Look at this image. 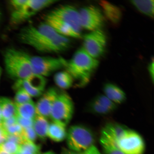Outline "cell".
Instances as JSON below:
<instances>
[{
	"mask_svg": "<svg viewBox=\"0 0 154 154\" xmlns=\"http://www.w3.org/2000/svg\"><path fill=\"white\" fill-rule=\"evenodd\" d=\"M21 43L42 53H59L70 47V38L58 33L45 22L29 24L21 29L18 34Z\"/></svg>",
	"mask_w": 154,
	"mask_h": 154,
	"instance_id": "obj_1",
	"label": "cell"
},
{
	"mask_svg": "<svg viewBox=\"0 0 154 154\" xmlns=\"http://www.w3.org/2000/svg\"><path fill=\"white\" fill-rule=\"evenodd\" d=\"M44 22L61 35L69 38L82 37L79 13L72 6L63 5L53 10L44 17Z\"/></svg>",
	"mask_w": 154,
	"mask_h": 154,
	"instance_id": "obj_2",
	"label": "cell"
},
{
	"mask_svg": "<svg viewBox=\"0 0 154 154\" xmlns=\"http://www.w3.org/2000/svg\"><path fill=\"white\" fill-rule=\"evenodd\" d=\"M99 65V61L90 56L82 47L70 59L67 60L64 70L70 75L77 85L83 86L89 82Z\"/></svg>",
	"mask_w": 154,
	"mask_h": 154,
	"instance_id": "obj_3",
	"label": "cell"
},
{
	"mask_svg": "<svg viewBox=\"0 0 154 154\" xmlns=\"http://www.w3.org/2000/svg\"><path fill=\"white\" fill-rule=\"evenodd\" d=\"M31 57L22 50L13 48L6 50L4 60L7 74L15 81L25 79L32 75Z\"/></svg>",
	"mask_w": 154,
	"mask_h": 154,
	"instance_id": "obj_4",
	"label": "cell"
},
{
	"mask_svg": "<svg viewBox=\"0 0 154 154\" xmlns=\"http://www.w3.org/2000/svg\"><path fill=\"white\" fill-rule=\"evenodd\" d=\"M66 143L69 149L84 152L94 145L95 137L91 129L82 125H75L67 131Z\"/></svg>",
	"mask_w": 154,
	"mask_h": 154,
	"instance_id": "obj_5",
	"label": "cell"
},
{
	"mask_svg": "<svg viewBox=\"0 0 154 154\" xmlns=\"http://www.w3.org/2000/svg\"><path fill=\"white\" fill-rule=\"evenodd\" d=\"M74 106L72 98L65 92H59L54 102L50 118L66 127L73 117Z\"/></svg>",
	"mask_w": 154,
	"mask_h": 154,
	"instance_id": "obj_6",
	"label": "cell"
},
{
	"mask_svg": "<svg viewBox=\"0 0 154 154\" xmlns=\"http://www.w3.org/2000/svg\"><path fill=\"white\" fill-rule=\"evenodd\" d=\"M57 2V0H26L22 6L13 10L11 17V24L15 26L22 24Z\"/></svg>",
	"mask_w": 154,
	"mask_h": 154,
	"instance_id": "obj_7",
	"label": "cell"
},
{
	"mask_svg": "<svg viewBox=\"0 0 154 154\" xmlns=\"http://www.w3.org/2000/svg\"><path fill=\"white\" fill-rule=\"evenodd\" d=\"M67 60L61 57L31 56L32 73L46 78L53 73L64 69Z\"/></svg>",
	"mask_w": 154,
	"mask_h": 154,
	"instance_id": "obj_8",
	"label": "cell"
},
{
	"mask_svg": "<svg viewBox=\"0 0 154 154\" xmlns=\"http://www.w3.org/2000/svg\"><path fill=\"white\" fill-rule=\"evenodd\" d=\"M116 144L125 154H144L145 151V143L142 136L128 128L117 140Z\"/></svg>",
	"mask_w": 154,
	"mask_h": 154,
	"instance_id": "obj_9",
	"label": "cell"
},
{
	"mask_svg": "<svg viewBox=\"0 0 154 154\" xmlns=\"http://www.w3.org/2000/svg\"><path fill=\"white\" fill-rule=\"evenodd\" d=\"M106 43L104 32L99 29L85 35L82 48L90 56L97 59L105 53Z\"/></svg>",
	"mask_w": 154,
	"mask_h": 154,
	"instance_id": "obj_10",
	"label": "cell"
},
{
	"mask_svg": "<svg viewBox=\"0 0 154 154\" xmlns=\"http://www.w3.org/2000/svg\"><path fill=\"white\" fill-rule=\"evenodd\" d=\"M79 13L82 29L92 31L101 29L104 24L105 17L103 13L95 6L83 7Z\"/></svg>",
	"mask_w": 154,
	"mask_h": 154,
	"instance_id": "obj_11",
	"label": "cell"
},
{
	"mask_svg": "<svg viewBox=\"0 0 154 154\" xmlns=\"http://www.w3.org/2000/svg\"><path fill=\"white\" fill-rule=\"evenodd\" d=\"M59 92L51 88L44 92L35 104L37 115L48 119L50 118L52 107Z\"/></svg>",
	"mask_w": 154,
	"mask_h": 154,
	"instance_id": "obj_12",
	"label": "cell"
},
{
	"mask_svg": "<svg viewBox=\"0 0 154 154\" xmlns=\"http://www.w3.org/2000/svg\"><path fill=\"white\" fill-rule=\"evenodd\" d=\"M103 94L116 104H120L124 103L126 99L125 92L119 86L108 83L104 85Z\"/></svg>",
	"mask_w": 154,
	"mask_h": 154,
	"instance_id": "obj_13",
	"label": "cell"
},
{
	"mask_svg": "<svg viewBox=\"0 0 154 154\" xmlns=\"http://www.w3.org/2000/svg\"><path fill=\"white\" fill-rule=\"evenodd\" d=\"M127 128L126 127L117 123H108L102 129L101 135L105 137L116 143L117 140Z\"/></svg>",
	"mask_w": 154,
	"mask_h": 154,
	"instance_id": "obj_14",
	"label": "cell"
},
{
	"mask_svg": "<svg viewBox=\"0 0 154 154\" xmlns=\"http://www.w3.org/2000/svg\"><path fill=\"white\" fill-rule=\"evenodd\" d=\"M67 131L66 127L52 121L49 123L47 137L55 142H62L66 140Z\"/></svg>",
	"mask_w": 154,
	"mask_h": 154,
	"instance_id": "obj_15",
	"label": "cell"
},
{
	"mask_svg": "<svg viewBox=\"0 0 154 154\" xmlns=\"http://www.w3.org/2000/svg\"><path fill=\"white\" fill-rule=\"evenodd\" d=\"M100 4L106 18L111 22L116 24L120 22L121 17L120 9L107 1H100Z\"/></svg>",
	"mask_w": 154,
	"mask_h": 154,
	"instance_id": "obj_16",
	"label": "cell"
},
{
	"mask_svg": "<svg viewBox=\"0 0 154 154\" xmlns=\"http://www.w3.org/2000/svg\"><path fill=\"white\" fill-rule=\"evenodd\" d=\"M16 116L33 120L37 116L35 104L31 101L21 104H16Z\"/></svg>",
	"mask_w": 154,
	"mask_h": 154,
	"instance_id": "obj_17",
	"label": "cell"
},
{
	"mask_svg": "<svg viewBox=\"0 0 154 154\" xmlns=\"http://www.w3.org/2000/svg\"><path fill=\"white\" fill-rule=\"evenodd\" d=\"M0 107L2 120L16 116L15 104L10 99L6 97H0Z\"/></svg>",
	"mask_w": 154,
	"mask_h": 154,
	"instance_id": "obj_18",
	"label": "cell"
},
{
	"mask_svg": "<svg viewBox=\"0 0 154 154\" xmlns=\"http://www.w3.org/2000/svg\"><path fill=\"white\" fill-rule=\"evenodd\" d=\"M48 119L44 117L36 116L33 120L32 128L35 131L38 138L44 140L47 137V132L49 123Z\"/></svg>",
	"mask_w": 154,
	"mask_h": 154,
	"instance_id": "obj_19",
	"label": "cell"
},
{
	"mask_svg": "<svg viewBox=\"0 0 154 154\" xmlns=\"http://www.w3.org/2000/svg\"><path fill=\"white\" fill-rule=\"evenodd\" d=\"M54 79L56 85L63 90L70 88L74 84L72 77L65 70L59 71L56 73Z\"/></svg>",
	"mask_w": 154,
	"mask_h": 154,
	"instance_id": "obj_20",
	"label": "cell"
},
{
	"mask_svg": "<svg viewBox=\"0 0 154 154\" xmlns=\"http://www.w3.org/2000/svg\"><path fill=\"white\" fill-rule=\"evenodd\" d=\"M131 2L142 14L153 18L154 11L153 0H133L131 1Z\"/></svg>",
	"mask_w": 154,
	"mask_h": 154,
	"instance_id": "obj_21",
	"label": "cell"
},
{
	"mask_svg": "<svg viewBox=\"0 0 154 154\" xmlns=\"http://www.w3.org/2000/svg\"><path fill=\"white\" fill-rule=\"evenodd\" d=\"M13 88L15 91L19 89H22L32 97H39L44 92L32 87L26 79L15 81Z\"/></svg>",
	"mask_w": 154,
	"mask_h": 154,
	"instance_id": "obj_22",
	"label": "cell"
},
{
	"mask_svg": "<svg viewBox=\"0 0 154 154\" xmlns=\"http://www.w3.org/2000/svg\"><path fill=\"white\" fill-rule=\"evenodd\" d=\"M100 143L106 154H125L115 142L104 136L100 135Z\"/></svg>",
	"mask_w": 154,
	"mask_h": 154,
	"instance_id": "obj_23",
	"label": "cell"
},
{
	"mask_svg": "<svg viewBox=\"0 0 154 154\" xmlns=\"http://www.w3.org/2000/svg\"><path fill=\"white\" fill-rule=\"evenodd\" d=\"M40 147L34 142L26 140L19 147L17 154H39Z\"/></svg>",
	"mask_w": 154,
	"mask_h": 154,
	"instance_id": "obj_24",
	"label": "cell"
},
{
	"mask_svg": "<svg viewBox=\"0 0 154 154\" xmlns=\"http://www.w3.org/2000/svg\"><path fill=\"white\" fill-rule=\"evenodd\" d=\"M88 109L89 112L92 114L99 116H105L113 112L110 109L92 100L88 103Z\"/></svg>",
	"mask_w": 154,
	"mask_h": 154,
	"instance_id": "obj_25",
	"label": "cell"
},
{
	"mask_svg": "<svg viewBox=\"0 0 154 154\" xmlns=\"http://www.w3.org/2000/svg\"><path fill=\"white\" fill-rule=\"evenodd\" d=\"M26 79L32 87L36 90L44 92L46 84L45 78L33 74Z\"/></svg>",
	"mask_w": 154,
	"mask_h": 154,
	"instance_id": "obj_26",
	"label": "cell"
},
{
	"mask_svg": "<svg viewBox=\"0 0 154 154\" xmlns=\"http://www.w3.org/2000/svg\"><path fill=\"white\" fill-rule=\"evenodd\" d=\"M92 100L110 109L113 112L117 108V105L103 94L96 96Z\"/></svg>",
	"mask_w": 154,
	"mask_h": 154,
	"instance_id": "obj_27",
	"label": "cell"
},
{
	"mask_svg": "<svg viewBox=\"0 0 154 154\" xmlns=\"http://www.w3.org/2000/svg\"><path fill=\"white\" fill-rule=\"evenodd\" d=\"M14 103L16 104H21L32 101V97L24 90L19 89L16 90Z\"/></svg>",
	"mask_w": 154,
	"mask_h": 154,
	"instance_id": "obj_28",
	"label": "cell"
},
{
	"mask_svg": "<svg viewBox=\"0 0 154 154\" xmlns=\"http://www.w3.org/2000/svg\"><path fill=\"white\" fill-rule=\"evenodd\" d=\"M20 146L14 142L6 141L1 145L0 147L9 154H17L19 151Z\"/></svg>",
	"mask_w": 154,
	"mask_h": 154,
	"instance_id": "obj_29",
	"label": "cell"
},
{
	"mask_svg": "<svg viewBox=\"0 0 154 154\" xmlns=\"http://www.w3.org/2000/svg\"><path fill=\"white\" fill-rule=\"evenodd\" d=\"M22 135L25 140L34 143L38 138L32 127L23 129Z\"/></svg>",
	"mask_w": 154,
	"mask_h": 154,
	"instance_id": "obj_30",
	"label": "cell"
},
{
	"mask_svg": "<svg viewBox=\"0 0 154 154\" xmlns=\"http://www.w3.org/2000/svg\"><path fill=\"white\" fill-rule=\"evenodd\" d=\"M17 122L23 129L32 127L33 120L16 116Z\"/></svg>",
	"mask_w": 154,
	"mask_h": 154,
	"instance_id": "obj_31",
	"label": "cell"
},
{
	"mask_svg": "<svg viewBox=\"0 0 154 154\" xmlns=\"http://www.w3.org/2000/svg\"><path fill=\"white\" fill-rule=\"evenodd\" d=\"M5 130L8 135H19L22 134L23 129L17 123Z\"/></svg>",
	"mask_w": 154,
	"mask_h": 154,
	"instance_id": "obj_32",
	"label": "cell"
},
{
	"mask_svg": "<svg viewBox=\"0 0 154 154\" xmlns=\"http://www.w3.org/2000/svg\"><path fill=\"white\" fill-rule=\"evenodd\" d=\"M26 1V0H13L10 1V4L14 10H15L22 6Z\"/></svg>",
	"mask_w": 154,
	"mask_h": 154,
	"instance_id": "obj_33",
	"label": "cell"
},
{
	"mask_svg": "<svg viewBox=\"0 0 154 154\" xmlns=\"http://www.w3.org/2000/svg\"><path fill=\"white\" fill-rule=\"evenodd\" d=\"M8 134L2 127H0V145L7 140Z\"/></svg>",
	"mask_w": 154,
	"mask_h": 154,
	"instance_id": "obj_34",
	"label": "cell"
},
{
	"mask_svg": "<svg viewBox=\"0 0 154 154\" xmlns=\"http://www.w3.org/2000/svg\"><path fill=\"white\" fill-rule=\"evenodd\" d=\"M84 154H101L95 145H93L83 152Z\"/></svg>",
	"mask_w": 154,
	"mask_h": 154,
	"instance_id": "obj_35",
	"label": "cell"
},
{
	"mask_svg": "<svg viewBox=\"0 0 154 154\" xmlns=\"http://www.w3.org/2000/svg\"><path fill=\"white\" fill-rule=\"evenodd\" d=\"M154 61L153 60L152 61L149 63L148 68L150 76L153 82H154Z\"/></svg>",
	"mask_w": 154,
	"mask_h": 154,
	"instance_id": "obj_36",
	"label": "cell"
},
{
	"mask_svg": "<svg viewBox=\"0 0 154 154\" xmlns=\"http://www.w3.org/2000/svg\"><path fill=\"white\" fill-rule=\"evenodd\" d=\"M61 154H84L83 152H79L72 151L69 149H63Z\"/></svg>",
	"mask_w": 154,
	"mask_h": 154,
	"instance_id": "obj_37",
	"label": "cell"
},
{
	"mask_svg": "<svg viewBox=\"0 0 154 154\" xmlns=\"http://www.w3.org/2000/svg\"><path fill=\"white\" fill-rule=\"evenodd\" d=\"M0 154H9L5 152L0 147Z\"/></svg>",
	"mask_w": 154,
	"mask_h": 154,
	"instance_id": "obj_38",
	"label": "cell"
},
{
	"mask_svg": "<svg viewBox=\"0 0 154 154\" xmlns=\"http://www.w3.org/2000/svg\"><path fill=\"white\" fill-rule=\"evenodd\" d=\"M42 154H56L53 151H49L46 152H45L44 153Z\"/></svg>",
	"mask_w": 154,
	"mask_h": 154,
	"instance_id": "obj_39",
	"label": "cell"
},
{
	"mask_svg": "<svg viewBox=\"0 0 154 154\" xmlns=\"http://www.w3.org/2000/svg\"><path fill=\"white\" fill-rule=\"evenodd\" d=\"M1 74H2V69L1 68V66H0V78H1Z\"/></svg>",
	"mask_w": 154,
	"mask_h": 154,
	"instance_id": "obj_40",
	"label": "cell"
},
{
	"mask_svg": "<svg viewBox=\"0 0 154 154\" xmlns=\"http://www.w3.org/2000/svg\"><path fill=\"white\" fill-rule=\"evenodd\" d=\"M1 11H0V19H1Z\"/></svg>",
	"mask_w": 154,
	"mask_h": 154,
	"instance_id": "obj_41",
	"label": "cell"
},
{
	"mask_svg": "<svg viewBox=\"0 0 154 154\" xmlns=\"http://www.w3.org/2000/svg\"><path fill=\"white\" fill-rule=\"evenodd\" d=\"M40 154V153H39V154Z\"/></svg>",
	"mask_w": 154,
	"mask_h": 154,
	"instance_id": "obj_42",
	"label": "cell"
}]
</instances>
